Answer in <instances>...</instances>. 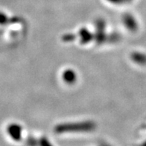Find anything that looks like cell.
Wrapping results in <instances>:
<instances>
[{"mask_svg": "<svg viewBox=\"0 0 146 146\" xmlns=\"http://www.w3.org/2000/svg\"><path fill=\"white\" fill-rule=\"evenodd\" d=\"M93 125L92 123H81L75 124V125H60L58 127L57 131L64 132V131H87L92 128Z\"/></svg>", "mask_w": 146, "mask_h": 146, "instance_id": "6da1fadb", "label": "cell"}, {"mask_svg": "<svg viewBox=\"0 0 146 146\" xmlns=\"http://www.w3.org/2000/svg\"><path fill=\"white\" fill-rule=\"evenodd\" d=\"M124 22H125V25L127 27H128L130 29H133L136 28V23H135L134 19L130 15H126L124 17Z\"/></svg>", "mask_w": 146, "mask_h": 146, "instance_id": "7a4b0ae2", "label": "cell"}, {"mask_svg": "<svg viewBox=\"0 0 146 146\" xmlns=\"http://www.w3.org/2000/svg\"><path fill=\"white\" fill-rule=\"evenodd\" d=\"M64 78L66 82L72 83L75 80V74L71 70H68L64 74Z\"/></svg>", "mask_w": 146, "mask_h": 146, "instance_id": "3957f363", "label": "cell"}, {"mask_svg": "<svg viewBox=\"0 0 146 146\" xmlns=\"http://www.w3.org/2000/svg\"><path fill=\"white\" fill-rule=\"evenodd\" d=\"M81 36H82L83 42H87L90 40L91 38H92V35H91L90 33L88 32V31L83 29V30H81Z\"/></svg>", "mask_w": 146, "mask_h": 146, "instance_id": "277c9868", "label": "cell"}]
</instances>
